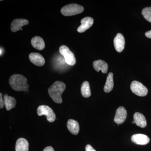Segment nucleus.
Returning a JSON list of instances; mask_svg holds the SVG:
<instances>
[{
	"instance_id": "nucleus-1",
	"label": "nucleus",
	"mask_w": 151,
	"mask_h": 151,
	"mask_svg": "<svg viewBox=\"0 0 151 151\" xmlns=\"http://www.w3.org/2000/svg\"><path fill=\"white\" fill-rule=\"evenodd\" d=\"M65 88V84L60 81H55L49 88L48 94L55 103L59 104L62 103L61 95Z\"/></svg>"
},
{
	"instance_id": "nucleus-2",
	"label": "nucleus",
	"mask_w": 151,
	"mask_h": 151,
	"mask_svg": "<svg viewBox=\"0 0 151 151\" xmlns=\"http://www.w3.org/2000/svg\"><path fill=\"white\" fill-rule=\"evenodd\" d=\"M27 78L20 74H14L9 79L11 87L16 91H26L29 88Z\"/></svg>"
},
{
	"instance_id": "nucleus-3",
	"label": "nucleus",
	"mask_w": 151,
	"mask_h": 151,
	"mask_svg": "<svg viewBox=\"0 0 151 151\" xmlns=\"http://www.w3.org/2000/svg\"><path fill=\"white\" fill-rule=\"evenodd\" d=\"M84 10V7L82 6L72 4L63 7L61 9V13L64 16H71L81 13Z\"/></svg>"
},
{
	"instance_id": "nucleus-4",
	"label": "nucleus",
	"mask_w": 151,
	"mask_h": 151,
	"mask_svg": "<svg viewBox=\"0 0 151 151\" xmlns=\"http://www.w3.org/2000/svg\"><path fill=\"white\" fill-rule=\"evenodd\" d=\"M59 52L64 58L65 62L67 64L71 66L75 65L76 62L75 56L68 47L64 45H61L60 47Z\"/></svg>"
},
{
	"instance_id": "nucleus-5",
	"label": "nucleus",
	"mask_w": 151,
	"mask_h": 151,
	"mask_svg": "<svg viewBox=\"0 0 151 151\" xmlns=\"http://www.w3.org/2000/svg\"><path fill=\"white\" fill-rule=\"evenodd\" d=\"M37 113L39 116L45 115L47 121L50 122H54L56 118L55 113L50 107L47 105H40L37 108Z\"/></svg>"
},
{
	"instance_id": "nucleus-6",
	"label": "nucleus",
	"mask_w": 151,
	"mask_h": 151,
	"mask_svg": "<svg viewBox=\"0 0 151 151\" xmlns=\"http://www.w3.org/2000/svg\"><path fill=\"white\" fill-rule=\"evenodd\" d=\"M131 90L133 93L140 97H144L147 95L148 89L142 83L139 81H132L131 84Z\"/></svg>"
},
{
	"instance_id": "nucleus-7",
	"label": "nucleus",
	"mask_w": 151,
	"mask_h": 151,
	"mask_svg": "<svg viewBox=\"0 0 151 151\" xmlns=\"http://www.w3.org/2000/svg\"><path fill=\"white\" fill-rule=\"evenodd\" d=\"M127 118V111L124 107H120L116 111L114 118V122L116 124H121L125 122Z\"/></svg>"
},
{
	"instance_id": "nucleus-8",
	"label": "nucleus",
	"mask_w": 151,
	"mask_h": 151,
	"mask_svg": "<svg viewBox=\"0 0 151 151\" xmlns=\"http://www.w3.org/2000/svg\"><path fill=\"white\" fill-rule=\"evenodd\" d=\"M125 44L124 36L120 33L117 34L114 39V45L116 51L119 52H122L124 50Z\"/></svg>"
},
{
	"instance_id": "nucleus-9",
	"label": "nucleus",
	"mask_w": 151,
	"mask_h": 151,
	"mask_svg": "<svg viewBox=\"0 0 151 151\" xmlns=\"http://www.w3.org/2000/svg\"><path fill=\"white\" fill-rule=\"evenodd\" d=\"M81 25L77 29V31L83 33L92 26L94 23V20L90 17H86L81 20Z\"/></svg>"
},
{
	"instance_id": "nucleus-10",
	"label": "nucleus",
	"mask_w": 151,
	"mask_h": 151,
	"mask_svg": "<svg viewBox=\"0 0 151 151\" xmlns=\"http://www.w3.org/2000/svg\"><path fill=\"white\" fill-rule=\"evenodd\" d=\"M29 57L31 62L37 66H42L45 63V60L40 53L32 52L29 55Z\"/></svg>"
},
{
	"instance_id": "nucleus-11",
	"label": "nucleus",
	"mask_w": 151,
	"mask_h": 151,
	"mask_svg": "<svg viewBox=\"0 0 151 151\" xmlns=\"http://www.w3.org/2000/svg\"><path fill=\"white\" fill-rule=\"evenodd\" d=\"M29 23V21L25 19H15L12 22L11 24V30L12 32H16L22 29V27L28 24Z\"/></svg>"
},
{
	"instance_id": "nucleus-12",
	"label": "nucleus",
	"mask_w": 151,
	"mask_h": 151,
	"mask_svg": "<svg viewBox=\"0 0 151 151\" xmlns=\"http://www.w3.org/2000/svg\"><path fill=\"white\" fill-rule=\"evenodd\" d=\"M132 142L139 145H145L150 142V138L145 134H136L133 135L131 138Z\"/></svg>"
},
{
	"instance_id": "nucleus-13",
	"label": "nucleus",
	"mask_w": 151,
	"mask_h": 151,
	"mask_svg": "<svg viewBox=\"0 0 151 151\" xmlns=\"http://www.w3.org/2000/svg\"><path fill=\"white\" fill-rule=\"evenodd\" d=\"M93 66L94 69L97 72H99L100 70L103 73H107L108 71V63L104 60H101L94 61L93 63Z\"/></svg>"
},
{
	"instance_id": "nucleus-14",
	"label": "nucleus",
	"mask_w": 151,
	"mask_h": 151,
	"mask_svg": "<svg viewBox=\"0 0 151 151\" xmlns=\"http://www.w3.org/2000/svg\"><path fill=\"white\" fill-rule=\"evenodd\" d=\"M67 127L68 129L72 134H78L80 128L77 121L73 119H69L67 122Z\"/></svg>"
},
{
	"instance_id": "nucleus-15",
	"label": "nucleus",
	"mask_w": 151,
	"mask_h": 151,
	"mask_svg": "<svg viewBox=\"0 0 151 151\" xmlns=\"http://www.w3.org/2000/svg\"><path fill=\"white\" fill-rule=\"evenodd\" d=\"M28 142L24 138H20L17 141L16 151H28Z\"/></svg>"
},
{
	"instance_id": "nucleus-16",
	"label": "nucleus",
	"mask_w": 151,
	"mask_h": 151,
	"mask_svg": "<svg viewBox=\"0 0 151 151\" xmlns=\"http://www.w3.org/2000/svg\"><path fill=\"white\" fill-rule=\"evenodd\" d=\"M134 119L135 124L138 127L145 128L147 126V121L145 118L142 113L138 112L135 113L134 114Z\"/></svg>"
},
{
	"instance_id": "nucleus-17",
	"label": "nucleus",
	"mask_w": 151,
	"mask_h": 151,
	"mask_svg": "<svg viewBox=\"0 0 151 151\" xmlns=\"http://www.w3.org/2000/svg\"><path fill=\"white\" fill-rule=\"evenodd\" d=\"M31 44L35 48L38 50H42L45 47V43L42 38L39 36L35 37L31 40Z\"/></svg>"
},
{
	"instance_id": "nucleus-18",
	"label": "nucleus",
	"mask_w": 151,
	"mask_h": 151,
	"mask_svg": "<svg viewBox=\"0 0 151 151\" xmlns=\"http://www.w3.org/2000/svg\"><path fill=\"white\" fill-rule=\"evenodd\" d=\"M4 106H5L6 110L7 111H10L15 107L17 101L14 97H11L6 94L4 96Z\"/></svg>"
},
{
	"instance_id": "nucleus-19",
	"label": "nucleus",
	"mask_w": 151,
	"mask_h": 151,
	"mask_svg": "<svg viewBox=\"0 0 151 151\" xmlns=\"http://www.w3.org/2000/svg\"><path fill=\"white\" fill-rule=\"evenodd\" d=\"M114 86L113 82V75L112 72L108 73L106 79V83L104 87V90L105 92L108 93L113 89Z\"/></svg>"
},
{
	"instance_id": "nucleus-20",
	"label": "nucleus",
	"mask_w": 151,
	"mask_h": 151,
	"mask_svg": "<svg viewBox=\"0 0 151 151\" xmlns=\"http://www.w3.org/2000/svg\"><path fill=\"white\" fill-rule=\"evenodd\" d=\"M81 94L83 97L87 98L91 96L90 86L89 82L87 81H84L81 85Z\"/></svg>"
},
{
	"instance_id": "nucleus-21",
	"label": "nucleus",
	"mask_w": 151,
	"mask_h": 151,
	"mask_svg": "<svg viewBox=\"0 0 151 151\" xmlns=\"http://www.w3.org/2000/svg\"><path fill=\"white\" fill-rule=\"evenodd\" d=\"M142 14L147 21L151 23V7L143 9Z\"/></svg>"
},
{
	"instance_id": "nucleus-22",
	"label": "nucleus",
	"mask_w": 151,
	"mask_h": 151,
	"mask_svg": "<svg viewBox=\"0 0 151 151\" xmlns=\"http://www.w3.org/2000/svg\"><path fill=\"white\" fill-rule=\"evenodd\" d=\"M4 106V99L3 98V94L1 93H0V108L1 109Z\"/></svg>"
},
{
	"instance_id": "nucleus-23",
	"label": "nucleus",
	"mask_w": 151,
	"mask_h": 151,
	"mask_svg": "<svg viewBox=\"0 0 151 151\" xmlns=\"http://www.w3.org/2000/svg\"><path fill=\"white\" fill-rule=\"evenodd\" d=\"M85 151H96L95 149L92 147V146L89 145H87L85 147Z\"/></svg>"
},
{
	"instance_id": "nucleus-24",
	"label": "nucleus",
	"mask_w": 151,
	"mask_h": 151,
	"mask_svg": "<svg viewBox=\"0 0 151 151\" xmlns=\"http://www.w3.org/2000/svg\"><path fill=\"white\" fill-rule=\"evenodd\" d=\"M43 151H54V150L51 146H48L45 148Z\"/></svg>"
},
{
	"instance_id": "nucleus-25",
	"label": "nucleus",
	"mask_w": 151,
	"mask_h": 151,
	"mask_svg": "<svg viewBox=\"0 0 151 151\" xmlns=\"http://www.w3.org/2000/svg\"><path fill=\"white\" fill-rule=\"evenodd\" d=\"M145 36L151 39V30L147 32L145 34Z\"/></svg>"
},
{
	"instance_id": "nucleus-26",
	"label": "nucleus",
	"mask_w": 151,
	"mask_h": 151,
	"mask_svg": "<svg viewBox=\"0 0 151 151\" xmlns=\"http://www.w3.org/2000/svg\"><path fill=\"white\" fill-rule=\"evenodd\" d=\"M3 53V49L1 47V56L2 55Z\"/></svg>"
},
{
	"instance_id": "nucleus-27",
	"label": "nucleus",
	"mask_w": 151,
	"mask_h": 151,
	"mask_svg": "<svg viewBox=\"0 0 151 151\" xmlns=\"http://www.w3.org/2000/svg\"><path fill=\"white\" fill-rule=\"evenodd\" d=\"M132 123H133V124H135L134 121H133V122H132Z\"/></svg>"
}]
</instances>
